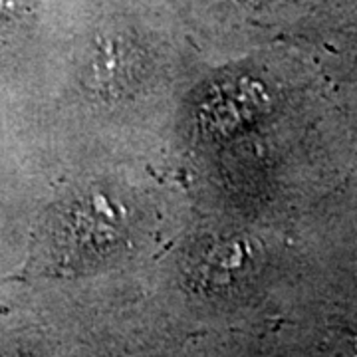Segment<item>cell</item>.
<instances>
[{"instance_id": "6da1fadb", "label": "cell", "mask_w": 357, "mask_h": 357, "mask_svg": "<svg viewBox=\"0 0 357 357\" xmlns=\"http://www.w3.org/2000/svg\"><path fill=\"white\" fill-rule=\"evenodd\" d=\"M234 248L236 246H230V248L220 246L204 258L203 266L199 268L201 284L204 288L232 286L248 274V264H244L243 255L241 252L232 255Z\"/></svg>"}]
</instances>
